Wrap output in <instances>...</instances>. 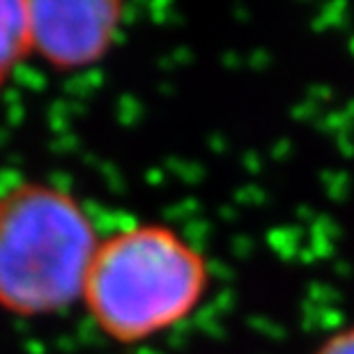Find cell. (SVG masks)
I'll list each match as a JSON object with an SVG mask.
<instances>
[{"mask_svg":"<svg viewBox=\"0 0 354 354\" xmlns=\"http://www.w3.org/2000/svg\"><path fill=\"white\" fill-rule=\"evenodd\" d=\"M207 279L194 244L166 225L138 223L99 239L81 301L109 338L140 343L187 320Z\"/></svg>","mask_w":354,"mask_h":354,"instance_id":"cell-1","label":"cell"},{"mask_svg":"<svg viewBox=\"0 0 354 354\" xmlns=\"http://www.w3.org/2000/svg\"><path fill=\"white\" fill-rule=\"evenodd\" d=\"M99 237L86 207L44 182L0 194V308L37 317L81 301Z\"/></svg>","mask_w":354,"mask_h":354,"instance_id":"cell-2","label":"cell"},{"mask_svg":"<svg viewBox=\"0 0 354 354\" xmlns=\"http://www.w3.org/2000/svg\"><path fill=\"white\" fill-rule=\"evenodd\" d=\"M28 7L30 53L58 69L90 67L111 51L124 7L106 0H37Z\"/></svg>","mask_w":354,"mask_h":354,"instance_id":"cell-3","label":"cell"},{"mask_svg":"<svg viewBox=\"0 0 354 354\" xmlns=\"http://www.w3.org/2000/svg\"><path fill=\"white\" fill-rule=\"evenodd\" d=\"M30 55L28 7L17 0H0V86Z\"/></svg>","mask_w":354,"mask_h":354,"instance_id":"cell-4","label":"cell"},{"mask_svg":"<svg viewBox=\"0 0 354 354\" xmlns=\"http://www.w3.org/2000/svg\"><path fill=\"white\" fill-rule=\"evenodd\" d=\"M315 354H354V327L343 329L331 338H327L315 350Z\"/></svg>","mask_w":354,"mask_h":354,"instance_id":"cell-5","label":"cell"}]
</instances>
